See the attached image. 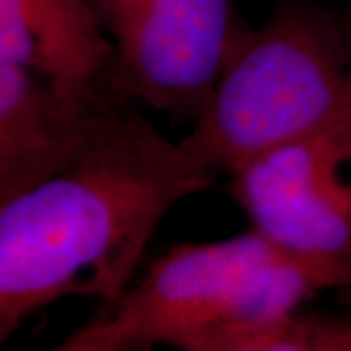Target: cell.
Here are the masks:
<instances>
[{"mask_svg": "<svg viewBox=\"0 0 351 351\" xmlns=\"http://www.w3.org/2000/svg\"><path fill=\"white\" fill-rule=\"evenodd\" d=\"M215 178L121 108L75 160L0 205V346L59 299L113 301L164 217Z\"/></svg>", "mask_w": 351, "mask_h": 351, "instance_id": "obj_1", "label": "cell"}, {"mask_svg": "<svg viewBox=\"0 0 351 351\" xmlns=\"http://www.w3.org/2000/svg\"><path fill=\"white\" fill-rule=\"evenodd\" d=\"M322 293L301 265L248 228L182 242L154 258L113 301L55 346L59 351H225L250 328L302 311Z\"/></svg>", "mask_w": 351, "mask_h": 351, "instance_id": "obj_2", "label": "cell"}, {"mask_svg": "<svg viewBox=\"0 0 351 351\" xmlns=\"http://www.w3.org/2000/svg\"><path fill=\"white\" fill-rule=\"evenodd\" d=\"M350 112V24L314 0H279L244 27L180 145L205 170L230 176Z\"/></svg>", "mask_w": 351, "mask_h": 351, "instance_id": "obj_3", "label": "cell"}, {"mask_svg": "<svg viewBox=\"0 0 351 351\" xmlns=\"http://www.w3.org/2000/svg\"><path fill=\"white\" fill-rule=\"evenodd\" d=\"M228 178L252 230L322 291L351 287V112Z\"/></svg>", "mask_w": 351, "mask_h": 351, "instance_id": "obj_4", "label": "cell"}, {"mask_svg": "<svg viewBox=\"0 0 351 351\" xmlns=\"http://www.w3.org/2000/svg\"><path fill=\"white\" fill-rule=\"evenodd\" d=\"M104 24L113 96L193 119L244 32L232 0H123Z\"/></svg>", "mask_w": 351, "mask_h": 351, "instance_id": "obj_5", "label": "cell"}, {"mask_svg": "<svg viewBox=\"0 0 351 351\" xmlns=\"http://www.w3.org/2000/svg\"><path fill=\"white\" fill-rule=\"evenodd\" d=\"M121 108L76 98L32 71L0 63V205L75 160Z\"/></svg>", "mask_w": 351, "mask_h": 351, "instance_id": "obj_6", "label": "cell"}, {"mask_svg": "<svg viewBox=\"0 0 351 351\" xmlns=\"http://www.w3.org/2000/svg\"><path fill=\"white\" fill-rule=\"evenodd\" d=\"M0 63L82 100L119 101L112 90L113 43L94 0H0Z\"/></svg>", "mask_w": 351, "mask_h": 351, "instance_id": "obj_7", "label": "cell"}, {"mask_svg": "<svg viewBox=\"0 0 351 351\" xmlns=\"http://www.w3.org/2000/svg\"><path fill=\"white\" fill-rule=\"evenodd\" d=\"M225 351H351V320L297 311L234 336Z\"/></svg>", "mask_w": 351, "mask_h": 351, "instance_id": "obj_8", "label": "cell"}, {"mask_svg": "<svg viewBox=\"0 0 351 351\" xmlns=\"http://www.w3.org/2000/svg\"><path fill=\"white\" fill-rule=\"evenodd\" d=\"M96 2V6H98V10H100L101 18H104V14H108L112 8H115L117 4H121L123 0H94Z\"/></svg>", "mask_w": 351, "mask_h": 351, "instance_id": "obj_9", "label": "cell"}, {"mask_svg": "<svg viewBox=\"0 0 351 351\" xmlns=\"http://www.w3.org/2000/svg\"><path fill=\"white\" fill-rule=\"evenodd\" d=\"M348 24H350V34H351V20H350V22H348Z\"/></svg>", "mask_w": 351, "mask_h": 351, "instance_id": "obj_10", "label": "cell"}]
</instances>
